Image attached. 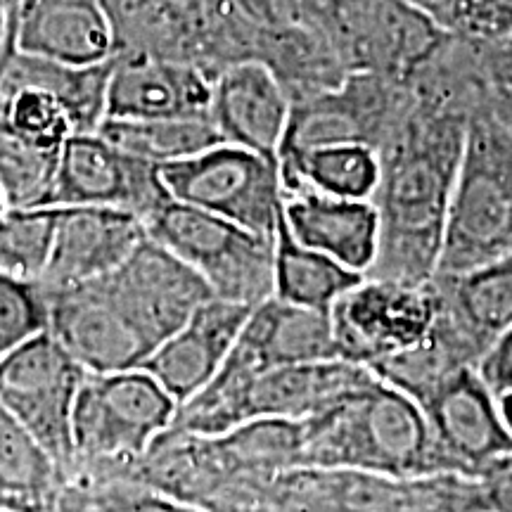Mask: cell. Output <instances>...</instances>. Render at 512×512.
<instances>
[{
    "instance_id": "25",
    "label": "cell",
    "mask_w": 512,
    "mask_h": 512,
    "mask_svg": "<svg viewBox=\"0 0 512 512\" xmlns=\"http://www.w3.org/2000/svg\"><path fill=\"white\" fill-rule=\"evenodd\" d=\"M102 8L110 19L114 55L176 57V60L200 64L207 72L200 29L171 3L166 0H102Z\"/></svg>"
},
{
    "instance_id": "15",
    "label": "cell",
    "mask_w": 512,
    "mask_h": 512,
    "mask_svg": "<svg viewBox=\"0 0 512 512\" xmlns=\"http://www.w3.org/2000/svg\"><path fill=\"white\" fill-rule=\"evenodd\" d=\"M434 439L451 475L479 479L512 456V434L501 401L486 387L477 368H463L422 403Z\"/></svg>"
},
{
    "instance_id": "13",
    "label": "cell",
    "mask_w": 512,
    "mask_h": 512,
    "mask_svg": "<svg viewBox=\"0 0 512 512\" xmlns=\"http://www.w3.org/2000/svg\"><path fill=\"white\" fill-rule=\"evenodd\" d=\"M98 285L150 351L216 297L195 268L150 233L124 264L98 278Z\"/></svg>"
},
{
    "instance_id": "41",
    "label": "cell",
    "mask_w": 512,
    "mask_h": 512,
    "mask_svg": "<svg viewBox=\"0 0 512 512\" xmlns=\"http://www.w3.org/2000/svg\"><path fill=\"white\" fill-rule=\"evenodd\" d=\"M19 3H22V0H0V10L15 12L19 8Z\"/></svg>"
},
{
    "instance_id": "22",
    "label": "cell",
    "mask_w": 512,
    "mask_h": 512,
    "mask_svg": "<svg viewBox=\"0 0 512 512\" xmlns=\"http://www.w3.org/2000/svg\"><path fill=\"white\" fill-rule=\"evenodd\" d=\"M12 41L27 53L67 64L114 57V36L102 0H22L10 17Z\"/></svg>"
},
{
    "instance_id": "42",
    "label": "cell",
    "mask_w": 512,
    "mask_h": 512,
    "mask_svg": "<svg viewBox=\"0 0 512 512\" xmlns=\"http://www.w3.org/2000/svg\"><path fill=\"white\" fill-rule=\"evenodd\" d=\"M5 209V200H3V195H0V211Z\"/></svg>"
},
{
    "instance_id": "33",
    "label": "cell",
    "mask_w": 512,
    "mask_h": 512,
    "mask_svg": "<svg viewBox=\"0 0 512 512\" xmlns=\"http://www.w3.org/2000/svg\"><path fill=\"white\" fill-rule=\"evenodd\" d=\"M484 110L512 136V34L477 38Z\"/></svg>"
},
{
    "instance_id": "34",
    "label": "cell",
    "mask_w": 512,
    "mask_h": 512,
    "mask_svg": "<svg viewBox=\"0 0 512 512\" xmlns=\"http://www.w3.org/2000/svg\"><path fill=\"white\" fill-rule=\"evenodd\" d=\"M408 3H413L451 34L479 38L484 0H408Z\"/></svg>"
},
{
    "instance_id": "26",
    "label": "cell",
    "mask_w": 512,
    "mask_h": 512,
    "mask_svg": "<svg viewBox=\"0 0 512 512\" xmlns=\"http://www.w3.org/2000/svg\"><path fill=\"white\" fill-rule=\"evenodd\" d=\"M366 278L332 256L297 242L283 223L275 240V297L306 309L332 311L339 299Z\"/></svg>"
},
{
    "instance_id": "8",
    "label": "cell",
    "mask_w": 512,
    "mask_h": 512,
    "mask_svg": "<svg viewBox=\"0 0 512 512\" xmlns=\"http://www.w3.org/2000/svg\"><path fill=\"white\" fill-rule=\"evenodd\" d=\"M479 494L460 475L389 477L344 467H294L266 484L268 512H458Z\"/></svg>"
},
{
    "instance_id": "9",
    "label": "cell",
    "mask_w": 512,
    "mask_h": 512,
    "mask_svg": "<svg viewBox=\"0 0 512 512\" xmlns=\"http://www.w3.org/2000/svg\"><path fill=\"white\" fill-rule=\"evenodd\" d=\"M159 174L174 200L219 214L264 238H278L285 204L278 159L219 143L183 162L159 166Z\"/></svg>"
},
{
    "instance_id": "14",
    "label": "cell",
    "mask_w": 512,
    "mask_h": 512,
    "mask_svg": "<svg viewBox=\"0 0 512 512\" xmlns=\"http://www.w3.org/2000/svg\"><path fill=\"white\" fill-rule=\"evenodd\" d=\"M169 197L159 166L95 131L64 143L50 207H110L147 221Z\"/></svg>"
},
{
    "instance_id": "38",
    "label": "cell",
    "mask_w": 512,
    "mask_h": 512,
    "mask_svg": "<svg viewBox=\"0 0 512 512\" xmlns=\"http://www.w3.org/2000/svg\"><path fill=\"white\" fill-rule=\"evenodd\" d=\"M458 512H494L489 508V505H486V501H484V496H482V489H479V496H475L472 498L470 503H465L463 508H460Z\"/></svg>"
},
{
    "instance_id": "1",
    "label": "cell",
    "mask_w": 512,
    "mask_h": 512,
    "mask_svg": "<svg viewBox=\"0 0 512 512\" xmlns=\"http://www.w3.org/2000/svg\"><path fill=\"white\" fill-rule=\"evenodd\" d=\"M411 102L380 152L373 202L380 214V252L368 275L430 283L477 107L446 88L411 83Z\"/></svg>"
},
{
    "instance_id": "36",
    "label": "cell",
    "mask_w": 512,
    "mask_h": 512,
    "mask_svg": "<svg viewBox=\"0 0 512 512\" xmlns=\"http://www.w3.org/2000/svg\"><path fill=\"white\" fill-rule=\"evenodd\" d=\"M486 505L494 512H512V456L477 479Z\"/></svg>"
},
{
    "instance_id": "17",
    "label": "cell",
    "mask_w": 512,
    "mask_h": 512,
    "mask_svg": "<svg viewBox=\"0 0 512 512\" xmlns=\"http://www.w3.org/2000/svg\"><path fill=\"white\" fill-rule=\"evenodd\" d=\"M145 238V221L131 211L57 207L53 256L38 287L60 292L98 280L124 264Z\"/></svg>"
},
{
    "instance_id": "2",
    "label": "cell",
    "mask_w": 512,
    "mask_h": 512,
    "mask_svg": "<svg viewBox=\"0 0 512 512\" xmlns=\"http://www.w3.org/2000/svg\"><path fill=\"white\" fill-rule=\"evenodd\" d=\"M299 467L451 475L420 403L377 375L328 411L299 422Z\"/></svg>"
},
{
    "instance_id": "12",
    "label": "cell",
    "mask_w": 512,
    "mask_h": 512,
    "mask_svg": "<svg viewBox=\"0 0 512 512\" xmlns=\"http://www.w3.org/2000/svg\"><path fill=\"white\" fill-rule=\"evenodd\" d=\"M439 306L434 278L401 283L366 275L330 311L339 358L373 368L415 347L437 325Z\"/></svg>"
},
{
    "instance_id": "29",
    "label": "cell",
    "mask_w": 512,
    "mask_h": 512,
    "mask_svg": "<svg viewBox=\"0 0 512 512\" xmlns=\"http://www.w3.org/2000/svg\"><path fill=\"white\" fill-rule=\"evenodd\" d=\"M57 512H209L157 486L124 475L74 477Z\"/></svg>"
},
{
    "instance_id": "37",
    "label": "cell",
    "mask_w": 512,
    "mask_h": 512,
    "mask_svg": "<svg viewBox=\"0 0 512 512\" xmlns=\"http://www.w3.org/2000/svg\"><path fill=\"white\" fill-rule=\"evenodd\" d=\"M512 34V0H484L479 38H498Z\"/></svg>"
},
{
    "instance_id": "7",
    "label": "cell",
    "mask_w": 512,
    "mask_h": 512,
    "mask_svg": "<svg viewBox=\"0 0 512 512\" xmlns=\"http://www.w3.org/2000/svg\"><path fill=\"white\" fill-rule=\"evenodd\" d=\"M147 233L207 280L226 302L259 306L275 294V240L169 197L147 216Z\"/></svg>"
},
{
    "instance_id": "39",
    "label": "cell",
    "mask_w": 512,
    "mask_h": 512,
    "mask_svg": "<svg viewBox=\"0 0 512 512\" xmlns=\"http://www.w3.org/2000/svg\"><path fill=\"white\" fill-rule=\"evenodd\" d=\"M10 17H12V12L0 10V50L5 48V43H8V38H10Z\"/></svg>"
},
{
    "instance_id": "10",
    "label": "cell",
    "mask_w": 512,
    "mask_h": 512,
    "mask_svg": "<svg viewBox=\"0 0 512 512\" xmlns=\"http://www.w3.org/2000/svg\"><path fill=\"white\" fill-rule=\"evenodd\" d=\"M349 74L408 79L451 31L408 0H332L313 19Z\"/></svg>"
},
{
    "instance_id": "5",
    "label": "cell",
    "mask_w": 512,
    "mask_h": 512,
    "mask_svg": "<svg viewBox=\"0 0 512 512\" xmlns=\"http://www.w3.org/2000/svg\"><path fill=\"white\" fill-rule=\"evenodd\" d=\"M373 377L366 366L330 358L280 366L238 384L211 382L178 408L171 430L214 437L254 420L304 422L366 387Z\"/></svg>"
},
{
    "instance_id": "35",
    "label": "cell",
    "mask_w": 512,
    "mask_h": 512,
    "mask_svg": "<svg viewBox=\"0 0 512 512\" xmlns=\"http://www.w3.org/2000/svg\"><path fill=\"white\" fill-rule=\"evenodd\" d=\"M477 373L498 399L512 392V325L486 347L477 361Z\"/></svg>"
},
{
    "instance_id": "11",
    "label": "cell",
    "mask_w": 512,
    "mask_h": 512,
    "mask_svg": "<svg viewBox=\"0 0 512 512\" xmlns=\"http://www.w3.org/2000/svg\"><path fill=\"white\" fill-rule=\"evenodd\" d=\"M83 368L50 330L19 344L0 361V403L48 448L72 477V418Z\"/></svg>"
},
{
    "instance_id": "32",
    "label": "cell",
    "mask_w": 512,
    "mask_h": 512,
    "mask_svg": "<svg viewBox=\"0 0 512 512\" xmlns=\"http://www.w3.org/2000/svg\"><path fill=\"white\" fill-rule=\"evenodd\" d=\"M48 330V304L36 283L0 273V361Z\"/></svg>"
},
{
    "instance_id": "20",
    "label": "cell",
    "mask_w": 512,
    "mask_h": 512,
    "mask_svg": "<svg viewBox=\"0 0 512 512\" xmlns=\"http://www.w3.org/2000/svg\"><path fill=\"white\" fill-rule=\"evenodd\" d=\"M290 114V95L264 62L242 60L214 76L209 119L223 143L278 159Z\"/></svg>"
},
{
    "instance_id": "4",
    "label": "cell",
    "mask_w": 512,
    "mask_h": 512,
    "mask_svg": "<svg viewBox=\"0 0 512 512\" xmlns=\"http://www.w3.org/2000/svg\"><path fill=\"white\" fill-rule=\"evenodd\" d=\"M112 60L67 64L27 53L15 46L10 27L0 50V121L48 150H62L79 133L100 131Z\"/></svg>"
},
{
    "instance_id": "21",
    "label": "cell",
    "mask_w": 512,
    "mask_h": 512,
    "mask_svg": "<svg viewBox=\"0 0 512 512\" xmlns=\"http://www.w3.org/2000/svg\"><path fill=\"white\" fill-rule=\"evenodd\" d=\"M283 226L302 245L332 256L363 275L380 252V214L373 200L325 195L299 188L285 192Z\"/></svg>"
},
{
    "instance_id": "24",
    "label": "cell",
    "mask_w": 512,
    "mask_h": 512,
    "mask_svg": "<svg viewBox=\"0 0 512 512\" xmlns=\"http://www.w3.org/2000/svg\"><path fill=\"white\" fill-rule=\"evenodd\" d=\"M439 313L479 351L512 325V256L475 271L434 275Z\"/></svg>"
},
{
    "instance_id": "30",
    "label": "cell",
    "mask_w": 512,
    "mask_h": 512,
    "mask_svg": "<svg viewBox=\"0 0 512 512\" xmlns=\"http://www.w3.org/2000/svg\"><path fill=\"white\" fill-rule=\"evenodd\" d=\"M57 207H5L0 211V273L41 283L53 256Z\"/></svg>"
},
{
    "instance_id": "23",
    "label": "cell",
    "mask_w": 512,
    "mask_h": 512,
    "mask_svg": "<svg viewBox=\"0 0 512 512\" xmlns=\"http://www.w3.org/2000/svg\"><path fill=\"white\" fill-rule=\"evenodd\" d=\"M69 472L0 403V512H57Z\"/></svg>"
},
{
    "instance_id": "40",
    "label": "cell",
    "mask_w": 512,
    "mask_h": 512,
    "mask_svg": "<svg viewBox=\"0 0 512 512\" xmlns=\"http://www.w3.org/2000/svg\"><path fill=\"white\" fill-rule=\"evenodd\" d=\"M498 401H501V413H503L505 425H508V430L512 434V392L510 394H503Z\"/></svg>"
},
{
    "instance_id": "3",
    "label": "cell",
    "mask_w": 512,
    "mask_h": 512,
    "mask_svg": "<svg viewBox=\"0 0 512 512\" xmlns=\"http://www.w3.org/2000/svg\"><path fill=\"white\" fill-rule=\"evenodd\" d=\"M178 408L145 368L88 375L72 418V479L126 475L174 427Z\"/></svg>"
},
{
    "instance_id": "6",
    "label": "cell",
    "mask_w": 512,
    "mask_h": 512,
    "mask_svg": "<svg viewBox=\"0 0 512 512\" xmlns=\"http://www.w3.org/2000/svg\"><path fill=\"white\" fill-rule=\"evenodd\" d=\"M505 256H512V136L479 110L467 128L437 273H467Z\"/></svg>"
},
{
    "instance_id": "16",
    "label": "cell",
    "mask_w": 512,
    "mask_h": 512,
    "mask_svg": "<svg viewBox=\"0 0 512 512\" xmlns=\"http://www.w3.org/2000/svg\"><path fill=\"white\" fill-rule=\"evenodd\" d=\"M330 358H339L330 311L306 309L273 294L249 313L238 342L211 382L238 384L280 366Z\"/></svg>"
},
{
    "instance_id": "31",
    "label": "cell",
    "mask_w": 512,
    "mask_h": 512,
    "mask_svg": "<svg viewBox=\"0 0 512 512\" xmlns=\"http://www.w3.org/2000/svg\"><path fill=\"white\" fill-rule=\"evenodd\" d=\"M62 150H48L0 121V195L5 207H50Z\"/></svg>"
},
{
    "instance_id": "27",
    "label": "cell",
    "mask_w": 512,
    "mask_h": 512,
    "mask_svg": "<svg viewBox=\"0 0 512 512\" xmlns=\"http://www.w3.org/2000/svg\"><path fill=\"white\" fill-rule=\"evenodd\" d=\"M380 169V152L363 143L318 147L290 162H280L285 192L311 188L351 200H373Z\"/></svg>"
},
{
    "instance_id": "19",
    "label": "cell",
    "mask_w": 512,
    "mask_h": 512,
    "mask_svg": "<svg viewBox=\"0 0 512 512\" xmlns=\"http://www.w3.org/2000/svg\"><path fill=\"white\" fill-rule=\"evenodd\" d=\"M254 306L209 299L188 323L164 339L140 368L155 375L174 399L188 403L219 375Z\"/></svg>"
},
{
    "instance_id": "28",
    "label": "cell",
    "mask_w": 512,
    "mask_h": 512,
    "mask_svg": "<svg viewBox=\"0 0 512 512\" xmlns=\"http://www.w3.org/2000/svg\"><path fill=\"white\" fill-rule=\"evenodd\" d=\"M100 133L133 157L155 166L183 162L223 143L209 117L169 119H105Z\"/></svg>"
},
{
    "instance_id": "18",
    "label": "cell",
    "mask_w": 512,
    "mask_h": 512,
    "mask_svg": "<svg viewBox=\"0 0 512 512\" xmlns=\"http://www.w3.org/2000/svg\"><path fill=\"white\" fill-rule=\"evenodd\" d=\"M214 79L176 57L114 55L107 119L209 117Z\"/></svg>"
}]
</instances>
